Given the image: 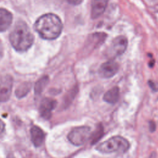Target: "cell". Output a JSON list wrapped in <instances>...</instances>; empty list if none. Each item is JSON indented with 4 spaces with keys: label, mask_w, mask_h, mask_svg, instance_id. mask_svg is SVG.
Instances as JSON below:
<instances>
[{
    "label": "cell",
    "mask_w": 158,
    "mask_h": 158,
    "mask_svg": "<svg viewBox=\"0 0 158 158\" xmlns=\"http://www.w3.org/2000/svg\"><path fill=\"white\" fill-rule=\"evenodd\" d=\"M91 128L88 126H80L73 128L68 134L69 141L75 146H81L90 139Z\"/></svg>",
    "instance_id": "cell-4"
},
{
    "label": "cell",
    "mask_w": 158,
    "mask_h": 158,
    "mask_svg": "<svg viewBox=\"0 0 158 158\" xmlns=\"http://www.w3.org/2000/svg\"><path fill=\"white\" fill-rule=\"evenodd\" d=\"M69 4H72V5H79L80 4L83 0H66Z\"/></svg>",
    "instance_id": "cell-19"
},
{
    "label": "cell",
    "mask_w": 158,
    "mask_h": 158,
    "mask_svg": "<svg viewBox=\"0 0 158 158\" xmlns=\"http://www.w3.org/2000/svg\"><path fill=\"white\" fill-rule=\"evenodd\" d=\"M57 102L56 100L45 98H44L40 106V113L41 117L45 119H49L51 117L52 111L56 108Z\"/></svg>",
    "instance_id": "cell-8"
},
{
    "label": "cell",
    "mask_w": 158,
    "mask_h": 158,
    "mask_svg": "<svg viewBox=\"0 0 158 158\" xmlns=\"http://www.w3.org/2000/svg\"><path fill=\"white\" fill-rule=\"evenodd\" d=\"M148 85L152 91H158V83L152 80H149Z\"/></svg>",
    "instance_id": "cell-17"
},
{
    "label": "cell",
    "mask_w": 158,
    "mask_h": 158,
    "mask_svg": "<svg viewBox=\"0 0 158 158\" xmlns=\"http://www.w3.org/2000/svg\"><path fill=\"white\" fill-rule=\"evenodd\" d=\"M108 0H92L91 5V17L92 19H97L105 11Z\"/></svg>",
    "instance_id": "cell-9"
},
{
    "label": "cell",
    "mask_w": 158,
    "mask_h": 158,
    "mask_svg": "<svg viewBox=\"0 0 158 158\" xmlns=\"http://www.w3.org/2000/svg\"><path fill=\"white\" fill-rule=\"evenodd\" d=\"M103 134H104V129L102 125L100 124L98 125L96 130L93 133H91V137H90V139L91 140V144H94L96 143H97L103 136Z\"/></svg>",
    "instance_id": "cell-16"
},
{
    "label": "cell",
    "mask_w": 158,
    "mask_h": 158,
    "mask_svg": "<svg viewBox=\"0 0 158 158\" xmlns=\"http://www.w3.org/2000/svg\"><path fill=\"white\" fill-rule=\"evenodd\" d=\"M31 141L34 146L39 147L42 145L44 141L45 135L44 131L37 126H33L30 130Z\"/></svg>",
    "instance_id": "cell-11"
},
{
    "label": "cell",
    "mask_w": 158,
    "mask_h": 158,
    "mask_svg": "<svg viewBox=\"0 0 158 158\" xmlns=\"http://www.w3.org/2000/svg\"><path fill=\"white\" fill-rule=\"evenodd\" d=\"M120 97V89L118 86H114L108 90L104 95L103 99L107 103L115 104L116 103Z\"/></svg>",
    "instance_id": "cell-13"
},
{
    "label": "cell",
    "mask_w": 158,
    "mask_h": 158,
    "mask_svg": "<svg viewBox=\"0 0 158 158\" xmlns=\"http://www.w3.org/2000/svg\"><path fill=\"white\" fill-rule=\"evenodd\" d=\"M49 82V77L47 75L40 78L35 83L34 90L36 95L40 94Z\"/></svg>",
    "instance_id": "cell-15"
},
{
    "label": "cell",
    "mask_w": 158,
    "mask_h": 158,
    "mask_svg": "<svg viewBox=\"0 0 158 158\" xmlns=\"http://www.w3.org/2000/svg\"><path fill=\"white\" fill-rule=\"evenodd\" d=\"M9 40L15 50L23 52L32 46L34 37L27 24L23 21H19L9 35Z\"/></svg>",
    "instance_id": "cell-2"
},
{
    "label": "cell",
    "mask_w": 158,
    "mask_h": 158,
    "mask_svg": "<svg viewBox=\"0 0 158 158\" xmlns=\"http://www.w3.org/2000/svg\"><path fill=\"white\" fill-rule=\"evenodd\" d=\"M107 38V34L102 32H97L91 34L88 39V41L89 46L91 48H97L100 46Z\"/></svg>",
    "instance_id": "cell-12"
},
{
    "label": "cell",
    "mask_w": 158,
    "mask_h": 158,
    "mask_svg": "<svg viewBox=\"0 0 158 158\" xmlns=\"http://www.w3.org/2000/svg\"><path fill=\"white\" fill-rule=\"evenodd\" d=\"M13 85V78L10 75L4 76L0 81V102L9 100L11 95Z\"/></svg>",
    "instance_id": "cell-5"
},
{
    "label": "cell",
    "mask_w": 158,
    "mask_h": 158,
    "mask_svg": "<svg viewBox=\"0 0 158 158\" xmlns=\"http://www.w3.org/2000/svg\"><path fill=\"white\" fill-rule=\"evenodd\" d=\"M31 84L30 82H23L15 90V95L17 98L21 99L25 97L30 91Z\"/></svg>",
    "instance_id": "cell-14"
},
{
    "label": "cell",
    "mask_w": 158,
    "mask_h": 158,
    "mask_svg": "<svg viewBox=\"0 0 158 158\" xmlns=\"http://www.w3.org/2000/svg\"><path fill=\"white\" fill-rule=\"evenodd\" d=\"M5 130V124L2 120L0 119V136L3 134Z\"/></svg>",
    "instance_id": "cell-20"
},
{
    "label": "cell",
    "mask_w": 158,
    "mask_h": 158,
    "mask_svg": "<svg viewBox=\"0 0 158 158\" xmlns=\"http://www.w3.org/2000/svg\"><path fill=\"white\" fill-rule=\"evenodd\" d=\"M119 69V65L114 60L103 63L98 70L99 75L103 78H109L114 76Z\"/></svg>",
    "instance_id": "cell-6"
},
{
    "label": "cell",
    "mask_w": 158,
    "mask_h": 158,
    "mask_svg": "<svg viewBox=\"0 0 158 158\" xmlns=\"http://www.w3.org/2000/svg\"><path fill=\"white\" fill-rule=\"evenodd\" d=\"M2 56H3V48L1 44H0V59L2 58Z\"/></svg>",
    "instance_id": "cell-21"
},
{
    "label": "cell",
    "mask_w": 158,
    "mask_h": 158,
    "mask_svg": "<svg viewBox=\"0 0 158 158\" xmlns=\"http://www.w3.org/2000/svg\"><path fill=\"white\" fill-rule=\"evenodd\" d=\"M156 125L155 122L152 120L150 121L149 123V128L150 131L154 132L156 130Z\"/></svg>",
    "instance_id": "cell-18"
},
{
    "label": "cell",
    "mask_w": 158,
    "mask_h": 158,
    "mask_svg": "<svg viewBox=\"0 0 158 158\" xmlns=\"http://www.w3.org/2000/svg\"><path fill=\"white\" fill-rule=\"evenodd\" d=\"M128 46V40L124 36H118L115 38L110 44L112 55L118 56L122 55L126 51Z\"/></svg>",
    "instance_id": "cell-7"
},
{
    "label": "cell",
    "mask_w": 158,
    "mask_h": 158,
    "mask_svg": "<svg viewBox=\"0 0 158 158\" xmlns=\"http://www.w3.org/2000/svg\"><path fill=\"white\" fill-rule=\"evenodd\" d=\"M13 17L10 12L4 8H0V32L7 30L12 22Z\"/></svg>",
    "instance_id": "cell-10"
},
{
    "label": "cell",
    "mask_w": 158,
    "mask_h": 158,
    "mask_svg": "<svg viewBox=\"0 0 158 158\" xmlns=\"http://www.w3.org/2000/svg\"><path fill=\"white\" fill-rule=\"evenodd\" d=\"M62 23L56 14L49 13L40 17L36 21L34 28L39 35L43 39L52 40L60 35L62 30Z\"/></svg>",
    "instance_id": "cell-1"
},
{
    "label": "cell",
    "mask_w": 158,
    "mask_h": 158,
    "mask_svg": "<svg viewBox=\"0 0 158 158\" xmlns=\"http://www.w3.org/2000/svg\"><path fill=\"white\" fill-rule=\"evenodd\" d=\"M129 148L130 143L127 139L120 136H115L99 144L96 150L103 154L124 153Z\"/></svg>",
    "instance_id": "cell-3"
}]
</instances>
